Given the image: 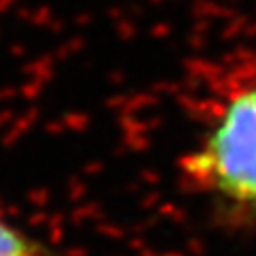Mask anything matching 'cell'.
<instances>
[{"label":"cell","mask_w":256,"mask_h":256,"mask_svg":"<svg viewBox=\"0 0 256 256\" xmlns=\"http://www.w3.org/2000/svg\"><path fill=\"white\" fill-rule=\"evenodd\" d=\"M182 182L218 218L256 224V70L218 100L180 160Z\"/></svg>","instance_id":"obj_1"},{"label":"cell","mask_w":256,"mask_h":256,"mask_svg":"<svg viewBox=\"0 0 256 256\" xmlns=\"http://www.w3.org/2000/svg\"><path fill=\"white\" fill-rule=\"evenodd\" d=\"M0 256H62L41 237L0 212Z\"/></svg>","instance_id":"obj_2"}]
</instances>
